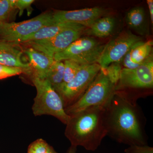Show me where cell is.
Listing matches in <instances>:
<instances>
[{"label": "cell", "mask_w": 153, "mask_h": 153, "mask_svg": "<svg viewBox=\"0 0 153 153\" xmlns=\"http://www.w3.org/2000/svg\"><path fill=\"white\" fill-rule=\"evenodd\" d=\"M15 45L0 41V64L21 68L25 73L31 74L30 64L22 61L23 52L17 49Z\"/></svg>", "instance_id": "obj_13"}, {"label": "cell", "mask_w": 153, "mask_h": 153, "mask_svg": "<svg viewBox=\"0 0 153 153\" xmlns=\"http://www.w3.org/2000/svg\"><path fill=\"white\" fill-rule=\"evenodd\" d=\"M76 147L71 146L66 153H76Z\"/></svg>", "instance_id": "obj_27"}, {"label": "cell", "mask_w": 153, "mask_h": 153, "mask_svg": "<svg viewBox=\"0 0 153 153\" xmlns=\"http://www.w3.org/2000/svg\"><path fill=\"white\" fill-rule=\"evenodd\" d=\"M126 153H153V148L147 145H132L125 150Z\"/></svg>", "instance_id": "obj_25"}, {"label": "cell", "mask_w": 153, "mask_h": 153, "mask_svg": "<svg viewBox=\"0 0 153 153\" xmlns=\"http://www.w3.org/2000/svg\"><path fill=\"white\" fill-rule=\"evenodd\" d=\"M51 146L44 140L38 139L29 145L27 153H48Z\"/></svg>", "instance_id": "obj_22"}, {"label": "cell", "mask_w": 153, "mask_h": 153, "mask_svg": "<svg viewBox=\"0 0 153 153\" xmlns=\"http://www.w3.org/2000/svg\"><path fill=\"white\" fill-rule=\"evenodd\" d=\"M16 0H0V25L7 23L15 8Z\"/></svg>", "instance_id": "obj_20"}, {"label": "cell", "mask_w": 153, "mask_h": 153, "mask_svg": "<svg viewBox=\"0 0 153 153\" xmlns=\"http://www.w3.org/2000/svg\"><path fill=\"white\" fill-rule=\"evenodd\" d=\"M25 73L21 68L9 67L0 64V79Z\"/></svg>", "instance_id": "obj_23"}, {"label": "cell", "mask_w": 153, "mask_h": 153, "mask_svg": "<svg viewBox=\"0 0 153 153\" xmlns=\"http://www.w3.org/2000/svg\"><path fill=\"white\" fill-rule=\"evenodd\" d=\"M87 29L84 26L77 25L63 30L50 39L26 43L30 47L53 58L55 54L65 50L80 38L85 33Z\"/></svg>", "instance_id": "obj_9"}, {"label": "cell", "mask_w": 153, "mask_h": 153, "mask_svg": "<svg viewBox=\"0 0 153 153\" xmlns=\"http://www.w3.org/2000/svg\"><path fill=\"white\" fill-rule=\"evenodd\" d=\"M35 2L34 0H16L15 8L19 10V16H21L24 13V10H27L28 11V16L29 13H31V5Z\"/></svg>", "instance_id": "obj_24"}, {"label": "cell", "mask_w": 153, "mask_h": 153, "mask_svg": "<svg viewBox=\"0 0 153 153\" xmlns=\"http://www.w3.org/2000/svg\"><path fill=\"white\" fill-rule=\"evenodd\" d=\"M64 77L61 86L70 82L82 66V65L71 60H64Z\"/></svg>", "instance_id": "obj_19"}, {"label": "cell", "mask_w": 153, "mask_h": 153, "mask_svg": "<svg viewBox=\"0 0 153 153\" xmlns=\"http://www.w3.org/2000/svg\"><path fill=\"white\" fill-rule=\"evenodd\" d=\"M122 69L120 62H114L105 69H101L104 71L110 80L116 85L120 78Z\"/></svg>", "instance_id": "obj_21"}, {"label": "cell", "mask_w": 153, "mask_h": 153, "mask_svg": "<svg viewBox=\"0 0 153 153\" xmlns=\"http://www.w3.org/2000/svg\"><path fill=\"white\" fill-rule=\"evenodd\" d=\"M53 25L52 13L49 12L24 22L3 23L0 25V41L18 44L41 28Z\"/></svg>", "instance_id": "obj_6"}, {"label": "cell", "mask_w": 153, "mask_h": 153, "mask_svg": "<svg viewBox=\"0 0 153 153\" xmlns=\"http://www.w3.org/2000/svg\"><path fill=\"white\" fill-rule=\"evenodd\" d=\"M101 69L97 63L82 65L74 78L61 86L58 93L62 99L65 109L80 98Z\"/></svg>", "instance_id": "obj_8"}, {"label": "cell", "mask_w": 153, "mask_h": 153, "mask_svg": "<svg viewBox=\"0 0 153 153\" xmlns=\"http://www.w3.org/2000/svg\"><path fill=\"white\" fill-rule=\"evenodd\" d=\"M115 24V20L112 17H101L87 28L85 33L97 38H106L113 32Z\"/></svg>", "instance_id": "obj_15"}, {"label": "cell", "mask_w": 153, "mask_h": 153, "mask_svg": "<svg viewBox=\"0 0 153 153\" xmlns=\"http://www.w3.org/2000/svg\"><path fill=\"white\" fill-rule=\"evenodd\" d=\"M105 45L93 37H80L53 58L55 61L71 60L80 65H91L97 63Z\"/></svg>", "instance_id": "obj_7"}, {"label": "cell", "mask_w": 153, "mask_h": 153, "mask_svg": "<svg viewBox=\"0 0 153 153\" xmlns=\"http://www.w3.org/2000/svg\"><path fill=\"white\" fill-rule=\"evenodd\" d=\"M146 20L145 10L142 7H136L131 9L126 16V22L129 27L140 35L144 34Z\"/></svg>", "instance_id": "obj_17"}, {"label": "cell", "mask_w": 153, "mask_h": 153, "mask_svg": "<svg viewBox=\"0 0 153 153\" xmlns=\"http://www.w3.org/2000/svg\"><path fill=\"white\" fill-rule=\"evenodd\" d=\"M105 13L104 9L99 7L74 10H57L52 13V21L54 24L73 23L88 28Z\"/></svg>", "instance_id": "obj_11"}, {"label": "cell", "mask_w": 153, "mask_h": 153, "mask_svg": "<svg viewBox=\"0 0 153 153\" xmlns=\"http://www.w3.org/2000/svg\"><path fill=\"white\" fill-rule=\"evenodd\" d=\"M48 153H57L54 149V148L52 147V146L51 147L50 149H49V152Z\"/></svg>", "instance_id": "obj_28"}, {"label": "cell", "mask_w": 153, "mask_h": 153, "mask_svg": "<svg viewBox=\"0 0 153 153\" xmlns=\"http://www.w3.org/2000/svg\"><path fill=\"white\" fill-rule=\"evenodd\" d=\"M64 72V63L55 60L47 73L46 79L57 93L63 84Z\"/></svg>", "instance_id": "obj_18"}, {"label": "cell", "mask_w": 153, "mask_h": 153, "mask_svg": "<svg viewBox=\"0 0 153 153\" xmlns=\"http://www.w3.org/2000/svg\"><path fill=\"white\" fill-rule=\"evenodd\" d=\"M105 116L107 135L118 143L147 145L146 117L138 104H132L114 94L105 107Z\"/></svg>", "instance_id": "obj_1"}, {"label": "cell", "mask_w": 153, "mask_h": 153, "mask_svg": "<svg viewBox=\"0 0 153 153\" xmlns=\"http://www.w3.org/2000/svg\"><path fill=\"white\" fill-rule=\"evenodd\" d=\"M25 52L29 57L31 73L33 72L32 76L46 79L47 72L55 61L54 58L32 47L28 48Z\"/></svg>", "instance_id": "obj_14"}, {"label": "cell", "mask_w": 153, "mask_h": 153, "mask_svg": "<svg viewBox=\"0 0 153 153\" xmlns=\"http://www.w3.org/2000/svg\"><path fill=\"white\" fill-rule=\"evenodd\" d=\"M153 54L143 64L134 68H123L115 88V94L122 97L129 90H152Z\"/></svg>", "instance_id": "obj_5"}, {"label": "cell", "mask_w": 153, "mask_h": 153, "mask_svg": "<svg viewBox=\"0 0 153 153\" xmlns=\"http://www.w3.org/2000/svg\"><path fill=\"white\" fill-rule=\"evenodd\" d=\"M152 51V41H139L129 50L121 63L125 68H136L153 54Z\"/></svg>", "instance_id": "obj_12"}, {"label": "cell", "mask_w": 153, "mask_h": 153, "mask_svg": "<svg viewBox=\"0 0 153 153\" xmlns=\"http://www.w3.org/2000/svg\"><path fill=\"white\" fill-rule=\"evenodd\" d=\"M79 25L73 23H59L41 28L32 36L26 38L22 43L30 41H42L55 37L60 32L68 28Z\"/></svg>", "instance_id": "obj_16"}, {"label": "cell", "mask_w": 153, "mask_h": 153, "mask_svg": "<svg viewBox=\"0 0 153 153\" xmlns=\"http://www.w3.org/2000/svg\"><path fill=\"white\" fill-rule=\"evenodd\" d=\"M143 41L142 38L130 31H124L105 44L97 63L105 69L114 62H121L134 44Z\"/></svg>", "instance_id": "obj_10"}, {"label": "cell", "mask_w": 153, "mask_h": 153, "mask_svg": "<svg viewBox=\"0 0 153 153\" xmlns=\"http://www.w3.org/2000/svg\"><path fill=\"white\" fill-rule=\"evenodd\" d=\"M115 85L101 69L80 98L65 108L66 113L69 116L92 107H106L114 96Z\"/></svg>", "instance_id": "obj_3"}, {"label": "cell", "mask_w": 153, "mask_h": 153, "mask_svg": "<svg viewBox=\"0 0 153 153\" xmlns=\"http://www.w3.org/2000/svg\"><path fill=\"white\" fill-rule=\"evenodd\" d=\"M105 107H92L69 115L65 135L71 146L94 151L108 134Z\"/></svg>", "instance_id": "obj_2"}, {"label": "cell", "mask_w": 153, "mask_h": 153, "mask_svg": "<svg viewBox=\"0 0 153 153\" xmlns=\"http://www.w3.org/2000/svg\"><path fill=\"white\" fill-rule=\"evenodd\" d=\"M31 79L37 90V94L32 106L34 115L52 116L66 125L69 116L65 111L63 100L60 94L47 79L32 76Z\"/></svg>", "instance_id": "obj_4"}, {"label": "cell", "mask_w": 153, "mask_h": 153, "mask_svg": "<svg viewBox=\"0 0 153 153\" xmlns=\"http://www.w3.org/2000/svg\"><path fill=\"white\" fill-rule=\"evenodd\" d=\"M147 3L149 10L150 16L152 25L153 24V0H147Z\"/></svg>", "instance_id": "obj_26"}]
</instances>
